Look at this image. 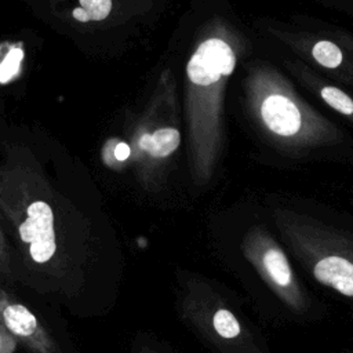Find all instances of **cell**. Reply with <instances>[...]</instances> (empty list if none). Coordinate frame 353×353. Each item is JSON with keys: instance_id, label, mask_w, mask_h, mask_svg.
Masks as SVG:
<instances>
[{"instance_id": "obj_1", "label": "cell", "mask_w": 353, "mask_h": 353, "mask_svg": "<svg viewBox=\"0 0 353 353\" xmlns=\"http://www.w3.org/2000/svg\"><path fill=\"white\" fill-rule=\"evenodd\" d=\"M277 223L312 277L353 299V240L301 216L280 215Z\"/></svg>"}, {"instance_id": "obj_2", "label": "cell", "mask_w": 353, "mask_h": 353, "mask_svg": "<svg viewBox=\"0 0 353 353\" xmlns=\"http://www.w3.org/2000/svg\"><path fill=\"white\" fill-rule=\"evenodd\" d=\"M241 251L273 294L294 313H305L309 299L290 261L277 241L262 228L254 226L243 237Z\"/></svg>"}, {"instance_id": "obj_3", "label": "cell", "mask_w": 353, "mask_h": 353, "mask_svg": "<svg viewBox=\"0 0 353 353\" xmlns=\"http://www.w3.org/2000/svg\"><path fill=\"white\" fill-rule=\"evenodd\" d=\"M181 312L207 341L226 352H237L239 343L248 353V346H252L239 317L207 285L192 284L183 298L181 296Z\"/></svg>"}, {"instance_id": "obj_4", "label": "cell", "mask_w": 353, "mask_h": 353, "mask_svg": "<svg viewBox=\"0 0 353 353\" xmlns=\"http://www.w3.org/2000/svg\"><path fill=\"white\" fill-rule=\"evenodd\" d=\"M23 218H14L21 243L32 262L47 265L57 254L55 216L44 199H32L23 210Z\"/></svg>"}, {"instance_id": "obj_5", "label": "cell", "mask_w": 353, "mask_h": 353, "mask_svg": "<svg viewBox=\"0 0 353 353\" xmlns=\"http://www.w3.org/2000/svg\"><path fill=\"white\" fill-rule=\"evenodd\" d=\"M0 324L30 353H62L36 316L0 287Z\"/></svg>"}, {"instance_id": "obj_6", "label": "cell", "mask_w": 353, "mask_h": 353, "mask_svg": "<svg viewBox=\"0 0 353 353\" xmlns=\"http://www.w3.org/2000/svg\"><path fill=\"white\" fill-rule=\"evenodd\" d=\"M258 113L261 123L274 138L295 139L305 132L302 109L283 91L265 92L258 103Z\"/></svg>"}, {"instance_id": "obj_7", "label": "cell", "mask_w": 353, "mask_h": 353, "mask_svg": "<svg viewBox=\"0 0 353 353\" xmlns=\"http://www.w3.org/2000/svg\"><path fill=\"white\" fill-rule=\"evenodd\" d=\"M181 131L174 127L157 128L150 134H143L139 141V149L152 157H167L181 145Z\"/></svg>"}, {"instance_id": "obj_8", "label": "cell", "mask_w": 353, "mask_h": 353, "mask_svg": "<svg viewBox=\"0 0 353 353\" xmlns=\"http://www.w3.org/2000/svg\"><path fill=\"white\" fill-rule=\"evenodd\" d=\"M79 4L73 10V18L79 22H98L112 11V0H79Z\"/></svg>"}, {"instance_id": "obj_9", "label": "cell", "mask_w": 353, "mask_h": 353, "mask_svg": "<svg viewBox=\"0 0 353 353\" xmlns=\"http://www.w3.org/2000/svg\"><path fill=\"white\" fill-rule=\"evenodd\" d=\"M312 55L314 61L325 69H336L343 61L341 48L328 40L317 41L312 48Z\"/></svg>"}, {"instance_id": "obj_10", "label": "cell", "mask_w": 353, "mask_h": 353, "mask_svg": "<svg viewBox=\"0 0 353 353\" xmlns=\"http://www.w3.org/2000/svg\"><path fill=\"white\" fill-rule=\"evenodd\" d=\"M321 99L343 116H353V99L338 87L325 85L320 90Z\"/></svg>"}, {"instance_id": "obj_11", "label": "cell", "mask_w": 353, "mask_h": 353, "mask_svg": "<svg viewBox=\"0 0 353 353\" xmlns=\"http://www.w3.org/2000/svg\"><path fill=\"white\" fill-rule=\"evenodd\" d=\"M0 274H3L4 277H10L11 274L10 252H8V247L1 229H0Z\"/></svg>"}, {"instance_id": "obj_12", "label": "cell", "mask_w": 353, "mask_h": 353, "mask_svg": "<svg viewBox=\"0 0 353 353\" xmlns=\"http://www.w3.org/2000/svg\"><path fill=\"white\" fill-rule=\"evenodd\" d=\"M18 341L0 324V353H14Z\"/></svg>"}, {"instance_id": "obj_13", "label": "cell", "mask_w": 353, "mask_h": 353, "mask_svg": "<svg viewBox=\"0 0 353 353\" xmlns=\"http://www.w3.org/2000/svg\"><path fill=\"white\" fill-rule=\"evenodd\" d=\"M130 156V146L127 143H123L120 142L116 149H114V157L119 160V161H124L127 160Z\"/></svg>"}]
</instances>
